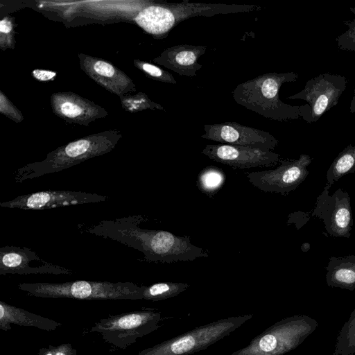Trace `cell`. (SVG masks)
Instances as JSON below:
<instances>
[{
  "instance_id": "1",
  "label": "cell",
  "mask_w": 355,
  "mask_h": 355,
  "mask_svg": "<svg viewBox=\"0 0 355 355\" xmlns=\"http://www.w3.org/2000/svg\"><path fill=\"white\" fill-rule=\"evenodd\" d=\"M145 220L140 214L103 220L83 231L131 247L142 252L149 262L170 263L209 257L206 250L191 243L189 236L141 228L139 225Z\"/></svg>"
},
{
  "instance_id": "2",
  "label": "cell",
  "mask_w": 355,
  "mask_h": 355,
  "mask_svg": "<svg viewBox=\"0 0 355 355\" xmlns=\"http://www.w3.org/2000/svg\"><path fill=\"white\" fill-rule=\"evenodd\" d=\"M295 72H270L239 84L233 98L240 105L259 115L283 121L301 116L300 105H291L281 101L279 91L283 84L295 82Z\"/></svg>"
},
{
  "instance_id": "3",
  "label": "cell",
  "mask_w": 355,
  "mask_h": 355,
  "mask_svg": "<svg viewBox=\"0 0 355 355\" xmlns=\"http://www.w3.org/2000/svg\"><path fill=\"white\" fill-rule=\"evenodd\" d=\"M261 9L260 6L257 5L191 3L184 1L147 6L137 15L135 21L147 33L164 38L179 23L191 17H212Z\"/></svg>"
},
{
  "instance_id": "4",
  "label": "cell",
  "mask_w": 355,
  "mask_h": 355,
  "mask_svg": "<svg viewBox=\"0 0 355 355\" xmlns=\"http://www.w3.org/2000/svg\"><path fill=\"white\" fill-rule=\"evenodd\" d=\"M17 288L30 296L43 298L143 300L144 286L132 282L78 280L63 283H21Z\"/></svg>"
},
{
  "instance_id": "5",
  "label": "cell",
  "mask_w": 355,
  "mask_h": 355,
  "mask_svg": "<svg viewBox=\"0 0 355 355\" xmlns=\"http://www.w3.org/2000/svg\"><path fill=\"white\" fill-rule=\"evenodd\" d=\"M317 320L306 315L286 317L255 336L230 355H284L296 349L317 328Z\"/></svg>"
},
{
  "instance_id": "6",
  "label": "cell",
  "mask_w": 355,
  "mask_h": 355,
  "mask_svg": "<svg viewBox=\"0 0 355 355\" xmlns=\"http://www.w3.org/2000/svg\"><path fill=\"white\" fill-rule=\"evenodd\" d=\"M252 317L248 314L213 321L142 349L137 355H191L230 335Z\"/></svg>"
},
{
  "instance_id": "7",
  "label": "cell",
  "mask_w": 355,
  "mask_h": 355,
  "mask_svg": "<svg viewBox=\"0 0 355 355\" xmlns=\"http://www.w3.org/2000/svg\"><path fill=\"white\" fill-rule=\"evenodd\" d=\"M161 313L151 309H143L101 318L89 332L97 333L116 350H124L138 339L161 327Z\"/></svg>"
},
{
  "instance_id": "8",
  "label": "cell",
  "mask_w": 355,
  "mask_h": 355,
  "mask_svg": "<svg viewBox=\"0 0 355 355\" xmlns=\"http://www.w3.org/2000/svg\"><path fill=\"white\" fill-rule=\"evenodd\" d=\"M347 80L341 75L324 73L306 81L304 89L288 99H300L301 117L309 123L316 122L326 112L336 105L345 90Z\"/></svg>"
},
{
  "instance_id": "9",
  "label": "cell",
  "mask_w": 355,
  "mask_h": 355,
  "mask_svg": "<svg viewBox=\"0 0 355 355\" xmlns=\"http://www.w3.org/2000/svg\"><path fill=\"white\" fill-rule=\"evenodd\" d=\"M109 145L93 144L88 139H80L69 143L62 149L51 153L40 162L29 164L19 168L15 173L17 183L47 174L57 173L80 162L109 150Z\"/></svg>"
},
{
  "instance_id": "10",
  "label": "cell",
  "mask_w": 355,
  "mask_h": 355,
  "mask_svg": "<svg viewBox=\"0 0 355 355\" xmlns=\"http://www.w3.org/2000/svg\"><path fill=\"white\" fill-rule=\"evenodd\" d=\"M312 158L302 154L294 160H279L275 169L254 171L246 173L248 181L264 192L287 194L296 189L309 174L307 166Z\"/></svg>"
},
{
  "instance_id": "11",
  "label": "cell",
  "mask_w": 355,
  "mask_h": 355,
  "mask_svg": "<svg viewBox=\"0 0 355 355\" xmlns=\"http://www.w3.org/2000/svg\"><path fill=\"white\" fill-rule=\"evenodd\" d=\"M329 189L325 184L317 197L311 216H317L323 221L329 236L349 238L353 225L350 196L340 188L330 196Z\"/></svg>"
},
{
  "instance_id": "12",
  "label": "cell",
  "mask_w": 355,
  "mask_h": 355,
  "mask_svg": "<svg viewBox=\"0 0 355 355\" xmlns=\"http://www.w3.org/2000/svg\"><path fill=\"white\" fill-rule=\"evenodd\" d=\"M110 198V196L85 191L48 190L19 196L13 200L0 203V206L5 208L42 210L105 202Z\"/></svg>"
},
{
  "instance_id": "13",
  "label": "cell",
  "mask_w": 355,
  "mask_h": 355,
  "mask_svg": "<svg viewBox=\"0 0 355 355\" xmlns=\"http://www.w3.org/2000/svg\"><path fill=\"white\" fill-rule=\"evenodd\" d=\"M204 130L202 138L220 144L269 150L278 145L277 139L270 133L236 122L205 124Z\"/></svg>"
},
{
  "instance_id": "14",
  "label": "cell",
  "mask_w": 355,
  "mask_h": 355,
  "mask_svg": "<svg viewBox=\"0 0 355 355\" xmlns=\"http://www.w3.org/2000/svg\"><path fill=\"white\" fill-rule=\"evenodd\" d=\"M202 154L240 169L272 166L280 160V155L272 150L225 144H207Z\"/></svg>"
},
{
  "instance_id": "15",
  "label": "cell",
  "mask_w": 355,
  "mask_h": 355,
  "mask_svg": "<svg viewBox=\"0 0 355 355\" xmlns=\"http://www.w3.org/2000/svg\"><path fill=\"white\" fill-rule=\"evenodd\" d=\"M67 268L42 259L36 252L26 247L6 245L0 248V275H69Z\"/></svg>"
},
{
  "instance_id": "16",
  "label": "cell",
  "mask_w": 355,
  "mask_h": 355,
  "mask_svg": "<svg viewBox=\"0 0 355 355\" xmlns=\"http://www.w3.org/2000/svg\"><path fill=\"white\" fill-rule=\"evenodd\" d=\"M207 49L200 45L178 44L164 50L155 60L180 76L194 77L202 67L198 61Z\"/></svg>"
},
{
  "instance_id": "17",
  "label": "cell",
  "mask_w": 355,
  "mask_h": 355,
  "mask_svg": "<svg viewBox=\"0 0 355 355\" xmlns=\"http://www.w3.org/2000/svg\"><path fill=\"white\" fill-rule=\"evenodd\" d=\"M11 324L35 327L46 331H54L62 326V323L23 309L0 302V329L8 331Z\"/></svg>"
},
{
  "instance_id": "18",
  "label": "cell",
  "mask_w": 355,
  "mask_h": 355,
  "mask_svg": "<svg viewBox=\"0 0 355 355\" xmlns=\"http://www.w3.org/2000/svg\"><path fill=\"white\" fill-rule=\"evenodd\" d=\"M326 269L329 286L350 291L355 289V255L331 257Z\"/></svg>"
},
{
  "instance_id": "19",
  "label": "cell",
  "mask_w": 355,
  "mask_h": 355,
  "mask_svg": "<svg viewBox=\"0 0 355 355\" xmlns=\"http://www.w3.org/2000/svg\"><path fill=\"white\" fill-rule=\"evenodd\" d=\"M354 172L355 145L349 144L338 155L330 165L326 175V185L331 188L342 177Z\"/></svg>"
},
{
  "instance_id": "20",
  "label": "cell",
  "mask_w": 355,
  "mask_h": 355,
  "mask_svg": "<svg viewBox=\"0 0 355 355\" xmlns=\"http://www.w3.org/2000/svg\"><path fill=\"white\" fill-rule=\"evenodd\" d=\"M225 174L219 168L209 166L203 168L197 178L198 189L209 197H213L223 186Z\"/></svg>"
},
{
  "instance_id": "21",
  "label": "cell",
  "mask_w": 355,
  "mask_h": 355,
  "mask_svg": "<svg viewBox=\"0 0 355 355\" xmlns=\"http://www.w3.org/2000/svg\"><path fill=\"white\" fill-rule=\"evenodd\" d=\"M189 287L187 283L159 282L144 286L143 300L159 301L175 297Z\"/></svg>"
},
{
  "instance_id": "22",
  "label": "cell",
  "mask_w": 355,
  "mask_h": 355,
  "mask_svg": "<svg viewBox=\"0 0 355 355\" xmlns=\"http://www.w3.org/2000/svg\"><path fill=\"white\" fill-rule=\"evenodd\" d=\"M333 355H355V309L338 334Z\"/></svg>"
},
{
  "instance_id": "23",
  "label": "cell",
  "mask_w": 355,
  "mask_h": 355,
  "mask_svg": "<svg viewBox=\"0 0 355 355\" xmlns=\"http://www.w3.org/2000/svg\"><path fill=\"white\" fill-rule=\"evenodd\" d=\"M349 10L354 17L352 20L343 21L347 29L338 35L336 41L340 50L355 51V7H351Z\"/></svg>"
},
{
  "instance_id": "24",
  "label": "cell",
  "mask_w": 355,
  "mask_h": 355,
  "mask_svg": "<svg viewBox=\"0 0 355 355\" xmlns=\"http://www.w3.org/2000/svg\"><path fill=\"white\" fill-rule=\"evenodd\" d=\"M141 68L149 76L152 77V78L173 85L177 83L176 80L174 78L171 73L162 69L155 65L151 64L150 63L143 62L141 64Z\"/></svg>"
},
{
  "instance_id": "25",
  "label": "cell",
  "mask_w": 355,
  "mask_h": 355,
  "mask_svg": "<svg viewBox=\"0 0 355 355\" xmlns=\"http://www.w3.org/2000/svg\"><path fill=\"white\" fill-rule=\"evenodd\" d=\"M37 355H78L77 350L70 343L49 345L39 349Z\"/></svg>"
},
{
  "instance_id": "26",
  "label": "cell",
  "mask_w": 355,
  "mask_h": 355,
  "mask_svg": "<svg viewBox=\"0 0 355 355\" xmlns=\"http://www.w3.org/2000/svg\"><path fill=\"white\" fill-rule=\"evenodd\" d=\"M94 69L99 75L105 77H111L114 73V67L104 61H97L94 66Z\"/></svg>"
},
{
  "instance_id": "27",
  "label": "cell",
  "mask_w": 355,
  "mask_h": 355,
  "mask_svg": "<svg viewBox=\"0 0 355 355\" xmlns=\"http://www.w3.org/2000/svg\"><path fill=\"white\" fill-rule=\"evenodd\" d=\"M62 113L69 117L79 116L82 113V109L71 102H65L60 106Z\"/></svg>"
},
{
  "instance_id": "28",
  "label": "cell",
  "mask_w": 355,
  "mask_h": 355,
  "mask_svg": "<svg viewBox=\"0 0 355 355\" xmlns=\"http://www.w3.org/2000/svg\"><path fill=\"white\" fill-rule=\"evenodd\" d=\"M32 74L34 78L41 81L49 80L56 75L53 71L41 69H35L33 71Z\"/></svg>"
},
{
  "instance_id": "29",
  "label": "cell",
  "mask_w": 355,
  "mask_h": 355,
  "mask_svg": "<svg viewBox=\"0 0 355 355\" xmlns=\"http://www.w3.org/2000/svg\"><path fill=\"white\" fill-rule=\"evenodd\" d=\"M12 29V24L7 19H3L0 23V31L1 33H8Z\"/></svg>"
},
{
  "instance_id": "30",
  "label": "cell",
  "mask_w": 355,
  "mask_h": 355,
  "mask_svg": "<svg viewBox=\"0 0 355 355\" xmlns=\"http://www.w3.org/2000/svg\"><path fill=\"white\" fill-rule=\"evenodd\" d=\"M349 112L351 113H355V88L354 89V95L349 105Z\"/></svg>"
}]
</instances>
